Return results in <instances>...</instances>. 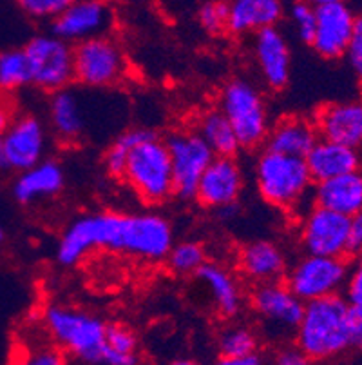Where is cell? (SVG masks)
<instances>
[{"label": "cell", "instance_id": "cell-1", "mask_svg": "<svg viewBox=\"0 0 362 365\" xmlns=\"http://www.w3.org/2000/svg\"><path fill=\"white\" fill-rule=\"evenodd\" d=\"M174 244L171 222L158 213L98 211L76 217L65 227L56 247V260L73 267L96 251L134 260L164 262Z\"/></svg>", "mask_w": 362, "mask_h": 365}, {"label": "cell", "instance_id": "cell-2", "mask_svg": "<svg viewBox=\"0 0 362 365\" xmlns=\"http://www.w3.org/2000/svg\"><path fill=\"white\" fill-rule=\"evenodd\" d=\"M292 340L310 361H326L351 351L350 304L341 293L304 302Z\"/></svg>", "mask_w": 362, "mask_h": 365}, {"label": "cell", "instance_id": "cell-3", "mask_svg": "<svg viewBox=\"0 0 362 365\" xmlns=\"http://www.w3.org/2000/svg\"><path fill=\"white\" fill-rule=\"evenodd\" d=\"M255 187L268 205L303 217L314 207V180L304 158L263 149L254 168Z\"/></svg>", "mask_w": 362, "mask_h": 365}, {"label": "cell", "instance_id": "cell-4", "mask_svg": "<svg viewBox=\"0 0 362 365\" xmlns=\"http://www.w3.org/2000/svg\"><path fill=\"white\" fill-rule=\"evenodd\" d=\"M42 325L65 356L82 364H102L107 324L96 314L64 304H49L42 311Z\"/></svg>", "mask_w": 362, "mask_h": 365}, {"label": "cell", "instance_id": "cell-5", "mask_svg": "<svg viewBox=\"0 0 362 365\" xmlns=\"http://www.w3.org/2000/svg\"><path fill=\"white\" fill-rule=\"evenodd\" d=\"M122 180L145 205H161L174 197L171 155L158 133L151 129L132 145Z\"/></svg>", "mask_w": 362, "mask_h": 365}, {"label": "cell", "instance_id": "cell-6", "mask_svg": "<svg viewBox=\"0 0 362 365\" xmlns=\"http://www.w3.org/2000/svg\"><path fill=\"white\" fill-rule=\"evenodd\" d=\"M218 108L230 122L239 148L254 151L265 145L272 124L267 98L255 82L243 76L230 78L219 93Z\"/></svg>", "mask_w": 362, "mask_h": 365}, {"label": "cell", "instance_id": "cell-7", "mask_svg": "<svg viewBox=\"0 0 362 365\" xmlns=\"http://www.w3.org/2000/svg\"><path fill=\"white\" fill-rule=\"evenodd\" d=\"M75 82L85 89H107L122 84L129 62L124 48L109 35L73 44Z\"/></svg>", "mask_w": 362, "mask_h": 365}, {"label": "cell", "instance_id": "cell-8", "mask_svg": "<svg viewBox=\"0 0 362 365\" xmlns=\"http://www.w3.org/2000/svg\"><path fill=\"white\" fill-rule=\"evenodd\" d=\"M28 56L31 86L46 93H56L75 82L73 44L55 33H44L29 38L24 46Z\"/></svg>", "mask_w": 362, "mask_h": 365}, {"label": "cell", "instance_id": "cell-9", "mask_svg": "<svg viewBox=\"0 0 362 365\" xmlns=\"http://www.w3.org/2000/svg\"><path fill=\"white\" fill-rule=\"evenodd\" d=\"M350 274V258L307 255L287 269L284 282L303 302L337 294Z\"/></svg>", "mask_w": 362, "mask_h": 365}, {"label": "cell", "instance_id": "cell-10", "mask_svg": "<svg viewBox=\"0 0 362 365\" xmlns=\"http://www.w3.org/2000/svg\"><path fill=\"white\" fill-rule=\"evenodd\" d=\"M248 304L259 324L272 338L283 341L294 338L303 318L304 302L295 297L287 282L277 280L254 285Z\"/></svg>", "mask_w": 362, "mask_h": 365}, {"label": "cell", "instance_id": "cell-11", "mask_svg": "<svg viewBox=\"0 0 362 365\" xmlns=\"http://www.w3.org/2000/svg\"><path fill=\"white\" fill-rule=\"evenodd\" d=\"M165 144L171 155L174 197L183 202L194 200L199 178L215 155L196 129L171 133Z\"/></svg>", "mask_w": 362, "mask_h": 365}, {"label": "cell", "instance_id": "cell-12", "mask_svg": "<svg viewBox=\"0 0 362 365\" xmlns=\"http://www.w3.org/2000/svg\"><path fill=\"white\" fill-rule=\"evenodd\" d=\"M350 217L314 205L299 222V244L307 255L348 257Z\"/></svg>", "mask_w": 362, "mask_h": 365}, {"label": "cell", "instance_id": "cell-13", "mask_svg": "<svg viewBox=\"0 0 362 365\" xmlns=\"http://www.w3.org/2000/svg\"><path fill=\"white\" fill-rule=\"evenodd\" d=\"M245 173L235 157H214L196 187L194 200L201 207L219 211L235 205L243 195Z\"/></svg>", "mask_w": 362, "mask_h": 365}, {"label": "cell", "instance_id": "cell-14", "mask_svg": "<svg viewBox=\"0 0 362 365\" xmlns=\"http://www.w3.org/2000/svg\"><path fill=\"white\" fill-rule=\"evenodd\" d=\"M115 26V9L109 0H75L51 22V33L69 44H78L92 36L107 35Z\"/></svg>", "mask_w": 362, "mask_h": 365}, {"label": "cell", "instance_id": "cell-15", "mask_svg": "<svg viewBox=\"0 0 362 365\" xmlns=\"http://www.w3.org/2000/svg\"><path fill=\"white\" fill-rule=\"evenodd\" d=\"M355 19L346 0L315 6V31L310 48L324 61H339L346 55Z\"/></svg>", "mask_w": 362, "mask_h": 365}, {"label": "cell", "instance_id": "cell-16", "mask_svg": "<svg viewBox=\"0 0 362 365\" xmlns=\"http://www.w3.org/2000/svg\"><path fill=\"white\" fill-rule=\"evenodd\" d=\"M2 142L9 169L20 173L46 158L49 144L48 129L35 115H22L13 118L2 135Z\"/></svg>", "mask_w": 362, "mask_h": 365}, {"label": "cell", "instance_id": "cell-17", "mask_svg": "<svg viewBox=\"0 0 362 365\" xmlns=\"http://www.w3.org/2000/svg\"><path fill=\"white\" fill-rule=\"evenodd\" d=\"M252 36V55L261 81L272 91H283L292 73V51L287 36L277 26L261 29Z\"/></svg>", "mask_w": 362, "mask_h": 365}, {"label": "cell", "instance_id": "cell-18", "mask_svg": "<svg viewBox=\"0 0 362 365\" xmlns=\"http://www.w3.org/2000/svg\"><path fill=\"white\" fill-rule=\"evenodd\" d=\"M319 137L348 148H362V102H335L319 108L314 115Z\"/></svg>", "mask_w": 362, "mask_h": 365}, {"label": "cell", "instance_id": "cell-19", "mask_svg": "<svg viewBox=\"0 0 362 365\" xmlns=\"http://www.w3.org/2000/svg\"><path fill=\"white\" fill-rule=\"evenodd\" d=\"M287 269V255L272 240H252L238 251L239 274L254 285L284 280Z\"/></svg>", "mask_w": 362, "mask_h": 365}, {"label": "cell", "instance_id": "cell-20", "mask_svg": "<svg viewBox=\"0 0 362 365\" xmlns=\"http://www.w3.org/2000/svg\"><path fill=\"white\" fill-rule=\"evenodd\" d=\"M64 187V168L56 160L44 158L33 168L24 169L16 175L11 193L20 205H33L58 197Z\"/></svg>", "mask_w": 362, "mask_h": 365}, {"label": "cell", "instance_id": "cell-21", "mask_svg": "<svg viewBox=\"0 0 362 365\" xmlns=\"http://www.w3.org/2000/svg\"><path fill=\"white\" fill-rule=\"evenodd\" d=\"M51 131L64 144H78L87 135L89 111L82 93L68 88L53 93L49 104Z\"/></svg>", "mask_w": 362, "mask_h": 365}, {"label": "cell", "instance_id": "cell-22", "mask_svg": "<svg viewBox=\"0 0 362 365\" xmlns=\"http://www.w3.org/2000/svg\"><path fill=\"white\" fill-rule=\"evenodd\" d=\"M196 278L219 317L234 318L241 313L245 304L243 291L235 274L227 265L207 260L196 273Z\"/></svg>", "mask_w": 362, "mask_h": 365}, {"label": "cell", "instance_id": "cell-23", "mask_svg": "<svg viewBox=\"0 0 362 365\" xmlns=\"http://www.w3.org/2000/svg\"><path fill=\"white\" fill-rule=\"evenodd\" d=\"M227 35L248 36L284 19V0H227Z\"/></svg>", "mask_w": 362, "mask_h": 365}, {"label": "cell", "instance_id": "cell-24", "mask_svg": "<svg viewBox=\"0 0 362 365\" xmlns=\"http://www.w3.org/2000/svg\"><path fill=\"white\" fill-rule=\"evenodd\" d=\"M314 204L351 217L362 209V169L343 173L339 177L315 182Z\"/></svg>", "mask_w": 362, "mask_h": 365}, {"label": "cell", "instance_id": "cell-25", "mask_svg": "<svg viewBox=\"0 0 362 365\" xmlns=\"http://www.w3.org/2000/svg\"><path fill=\"white\" fill-rule=\"evenodd\" d=\"M319 133L314 120L301 115H287L270 125L265 148L272 151L304 158L317 142Z\"/></svg>", "mask_w": 362, "mask_h": 365}, {"label": "cell", "instance_id": "cell-26", "mask_svg": "<svg viewBox=\"0 0 362 365\" xmlns=\"http://www.w3.org/2000/svg\"><path fill=\"white\" fill-rule=\"evenodd\" d=\"M304 162H307L314 184L361 168L358 149L348 148L344 144L321 137L307 153Z\"/></svg>", "mask_w": 362, "mask_h": 365}, {"label": "cell", "instance_id": "cell-27", "mask_svg": "<svg viewBox=\"0 0 362 365\" xmlns=\"http://www.w3.org/2000/svg\"><path fill=\"white\" fill-rule=\"evenodd\" d=\"M196 133L203 138L215 157H235L241 149L230 122L219 111V108L207 109L199 115L196 122Z\"/></svg>", "mask_w": 362, "mask_h": 365}, {"label": "cell", "instance_id": "cell-28", "mask_svg": "<svg viewBox=\"0 0 362 365\" xmlns=\"http://www.w3.org/2000/svg\"><path fill=\"white\" fill-rule=\"evenodd\" d=\"M215 347H218L221 364L234 365L239 358L259 353L261 341L252 327L243 324H232L218 334Z\"/></svg>", "mask_w": 362, "mask_h": 365}, {"label": "cell", "instance_id": "cell-29", "mask_svg": "<svg viewBox=\"0 0 362 365\" xmlns=\"http://www.w3.org/2000/svg\"><path fill=\"white\" fill-rule=\"evenodd\" d=\"M138 336L124 324H107L105 333V365H134L138 364Z\"/></svg>", "mask_w": 362, "mask_h": 365}, {"label": "cell", "instance_id": "cell-30", "mask_svg": "<svg viewBox=\"0 0 362 365\" xmlns=\"http://www.w3.org/2000/svg\"><path fill=\"white\" fill-rule=\"evenodd\" d=\"M165 262L169 271L176 277H196L201 265L207 262V251L203 244L196 240L178 242L171 245Z\"/></svg>", "mask_w": 362, "mask_h": 365}, {"label": "cell", "instance_id": "cell-31", "mask_svg": "<svg viewBox=\"0 0 362 365\" xmlns=\"http://www.w3.org/2000/svg\"><path fill=\"white\" fill-rule=\"evenodd\" d=\"M29 84H31V71L24 48L0 51V89L15 91Z\"/></svg>", "mask_w": 362, "mask_h": 365}, {"label": "cell", "instance_id": "cell-32", "mask_svg": "<svg viewBox=\"0 0 362 365\" xmlns=\"http://www.w3.org/2000/svg\"><path fill=\"white\" fill-rule=\"evenodd\" d=\"M149 131H151V129L147 128L125 129V131L119 133L118 137L111 142V145H109L107 151H105L104 155V168L105 171H107L109 177L116 178V180H122L129 151H131L132 145L138 144Z\"/></svg>", "mask_w": 362, "mask_h": 365}, {"label": "cell", "instance_id": "cell-33", "mask_svg": "<svg viewBox=\"0 0 362 365\" xmlns=\"http://www.w3.org/2000/svg\"><path fill=\"white\" fill-rule=\"evenodd\" d=\"M284 16H288L299 41L310 46L315 31V6L308 0H292L290 4H287Z\"/></svg>", "mask_w": 362, "mask_h": 365}, {"label": "cell", "instance_id": "cell-34", "mask_svg": "<svg viewBox=\"0 0 362 365\" xmlns=\"http://www.w3.org/2000/svg\"><path fill=\"white\" fill-rule=\"evenodd\" d=\"M227 0H203L198 6V24L207 35H225L227 33Z\"/></svg>", "mask_w": 362, "mask_h": 365}, {"label": "cell", "instance_id": "cell-35", "mask_svg": "<svg viewBox=\"0 0 362 365\" xmlns=\"http://www.w3.org/2000/svg\"><path fill=\"white\" fill-rule=\"evenodd\" d=\"M75 0H16V4L33 21L53 22Z\"/></svg>", "mask_w": 362, "mask_h": 365}, {"label": "cell", "instance_id": "cell-36", "mask_svg": "<svg viewBox=\"0 0 362 365\" xmlns=\"http://www.w3.org/2000/svg\"><path fill=\"white\" fill-rule=\"evenodd\" d=\"M350 62L351 69L357 75L358 82L362 84V16L355 19V28L351 33L350 44H348L346 55H344Z\"/></svg>", "mask_w": 362, "mask_h": 365}, {"label": "cell", "instance_id": "cell-37", "mask_svg": "<svg viewBox=\"0 0 362 365\" xmlns=\"http://www.w3.org/2000/svg\"><path fill=\"white\" fill-rule=\"evenodd\" d=\"M353 269L348 274L346 280V300L350 305L355 307H362V253H358L357 257H353Z\"/></svg>", "mask_w": 362, "mask_h": 365}, {"label": "cell", "instance_id": "cell-38", "mask_svg": "<svg viewBox=\"0 0 362 365\" xmlns=\"http://www.w3.org/2000/svg\"><path fill=\"white\" fill-rule=\"evenodd\" d=\"M26 361L31 365H62L68 361L64 351L58 349L55 344L51 345H38L28 354Z\"/></svg>", "mask_w": 362, "mask_h": 365}, {"label": "cell", "instance_id": "cell-39", "mask_svg": "<svg viewBox=\"0 0 362 365\" xmlns=\"http://www.w3.org/2000/svg\"><path fill=\"white\" fill-rule=\"evenodd\" d=\"M274 361L279 365H304L310 364L307 354L301 351L295 341H283V345H279V349L275 351Z\"/></svg>", "mask_w": 362, "mask_h": 365}, {"label": "cell", "instance_id": "cell-40", "mask_svg": "<svg viewBox=\"0 0 362 365\" xmlns=\"http://www.w3.org/2000/svg\"><path fill=\"white\" fill-rule=\"evenodd\" d=\"M362 253V209L350 217V237H348V257Z\"/></svg>", "mask_w": 362, "mask_h": 365}, {"label": "cell", "instance_id": "cell-41", "mask_svg": "<svg viewBox=\"0 0 362 365\" xmlns=\"http://www.w3.org/2000/svg\"><path fill=\"white\" fill-rule=\"evenodd\" d=\"M351 351H362V307L350 305Z\"/></svg>", "mask_w": 362, "mask_h": 365}, {"label": "cell", "instance_id": "cell-42", "mask_svg": "<svg viewBox=\"0 0 362 365\" xmlns=\"http://www.w3.org/2000/svg\"><path fill=\"white\" fill-rule=\"evenodd\" d=\"M13 122V115H11V109L8 106L0 104V135H4L6 129L9 128V124Z\"/></svg>", "mask_w": 362, "mask_h": 365}, {"label": "cell", "instance_id": "cell-43", "mask_svg": "<svg viewBox=\"0 0 362 365\" xmlns=\"http://www.w3.org/2000/svg\"><path fill=\"white\" fill-rule=\"evenodd\" d=\"M11 171L8 164V158H6V151H4V142H2V135H0V173H8Z\"/></svg>", "mask_w": 362, "mask_h": 365}, {"label": "cell", "instance_id": "cell-44", "mask_svg": "<svg viewBox=\"0 0 362 365\" xmlns=\"http://www.w3.org/2000/svg\"><path fill=\"white\" fill-rule=\"evenodd\" d=\"M308 2L314 6H323V4H330V2H339V0H308Z\"/></svg>", "mask_w": 362, "mask_h": 365}, {"label": "cell", "instance_id": "cell-45", "mask_svg": "<svg viewBox=\"0 0 362 365\" xmlns=\"http://www.w3.org/2000/svg\"><path fill=\"white\" fill-rule=\"evenodd\" d=\"M4 242H6V233H4V229L0 227V245L4 244Z\"/></svg>", "mask_w": 362, "mask_h": 365}]
</instances>
